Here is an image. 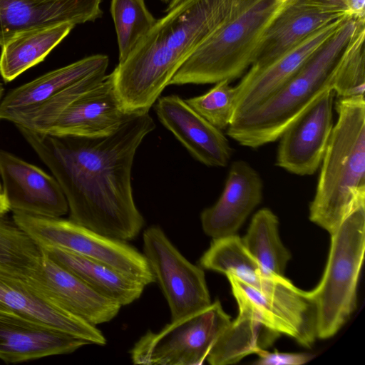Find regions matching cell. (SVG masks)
Instances as JSON below:
<instances>
[{
  "label": "cell",
  "mask_w": 365,
  "mask_h": 365,
  "mask_svg": "<svg viewBox=\"0 0 365 365\" xmlns=\"http://www.w3.org/2000/svg\"><path fill=\"white\" fill-rule=\"evenodd\" d=\"M16 128L58 182L71 221L123 242L138 235L145 221L130 176L138 148L155 128L148 112L133 114L115 133L99 138Z\"/></svg>",
  "instance_id": "6da1fadb"
},
{
  "label": "cell",
  "mask_w": 365,
  "mask_h": 365,
  "mask_svg": "<svg viewBox=\"0 0 365 365\" xmlns=\"http://www.w3.org/2000/svg\"><path fill=\"white\" fill-rule=\"evenodd\" d=\"M256 1L187 0L166 11L113 71L125 110L131 114L148 112L198 46Z\"/></svg>",
  "instance_id": "7a4b0ae2"
},
{
  "label": "cell",
  "mask_w": 365,
  "mask_h": 365,
  "mask_svg": "<svg viewBox=\"0 0 365 365\" xmlns=\"http://www.w3.org/2000/svg\"><path fill=\"white\" fill-rule=\"evenodd\" d=\"M338 118L321 163L309 220L335 232L344 220L365 207V100L338 98Z\"/></svg>",
  "instance_id": "3957f363"
},
{
  "label": "cell",
  "mask_w": 365,
  "mask_h": 365,
  "mask_svg": "<svg viewBox=\"0 0 365 365\" xmlns=\"http://www.w3.org/2000/svg\"><path fill=\"white\" fill-rule=\"evenodd\" d=\"M361 20L346 18L281 88L256 108L235 117L227 135L253 149L279 139L324 91L332 89L339 58Z\"/></svg>",
  "instance_id": "277c9868"
},
{
  "label": "cell",
  "mask_w": 365,
  "mask_h": 365,
  "mask_svg": "<svg viewBox=\"0 0 365 365\" xmlns=\"http://www.w3.org/2000/svg\"><path fill=\"white\" fill-rule=\"evenodd\" d=\"M294 0H262L213 32L180 67L169 85L232 81L251 66L276 18Z\"/></svg>",
  "instance_id": "5b68a950"
},
{
  "label": "cell",
  "mask_w": 365,
  "mask_h": 365,
  "mask_svg": "<svg viewBox=\"0 0 365 365\" xmlns=\"http://www.w3.org/2000/svg\"><path fill=\"white\" fill-rule=\"evenodd\" d=\"M365 251V207L349 215L331 235L327 264L308 294L314 304L317 337L333 336L356 308V288Z\"/></svg>",
  "instance_id": "8992f818"
},
{
  "label": "cell",
  "mask_w": 365,
  "mask_h": 365,
  "mask_svg": "<svg viewBox=\"0 0 365 365\" xmlns=\"http://www.w3.org/2000/svg\"><path fill=\"white\" fill-rule=\"evenodd\" d=\"M231 322L219 300L171 321L158 332L147 331L130 351L135 364L200 365Z\"/></svg>",
  "instance_id": "52a82bcc"
},
{
  "label": "cell",
  "mask_w": 365,
  "mask_h": 365,
  "mask_svg": "<svg viewBox=\"0 0 365 365\" xmlns=\"http://www.w3.org/2000/svg\"><path fill=\"white\" fill-rule=\"evenodd\" d=\"M13 220L41 247H60L100 262L145 286L155 282L143 254L125 242L98 234L69 219L13 212Z\"/></svg>",
  "instance_id": "ba28073f"
},
{
  "label": "cell",
  "mask_w": 365,
  "mask_h": 365,
  "mask_svg": "<svg viewBox=\"0 0 365 365\" xmlns=\"http://www.w3.org/2000/svg\"><path fill=\"white\" fill-rule=\"evenodd\" d=\"M143 255L170 308L171 321L212 303L203 269L188 261L158 225L143 234Z\"/></svg>",
  "instance_id": "9c48e42d"
},
{
  "label": "cell",
  "mask_w": 365,
  "mask_h": 365,
  "mask_svg": "<svg viewBox=\"0 0 365 365\" xmlns=\"http://www.w3.org/2000/svg\"><path fill=\"white\" fill-rule=\"evenodd\" d=\"M226 276L239 310L304 346H312L317 338V316L314 304L307 291L292 284L275 293H265L231 274Z\"/></svg>",
  "instance_id": "30bf717a"
},
{
  "label": "cell",
  "mask_w": 365,
  "mask_h": 365,
  "mask_svg": "<svg viewBox=\"0 0 365 365\" xmlns=\"http://www.w3.org/2000/svg\"><path fill=\"white\" fill-rule=\"evenodd\" d=\"M0 312L43 324L87 341L103 346V333L50 299L20 276L0 269Z\"/></svg>",
  "instance_id": "8fae6325"
},
{
  "label": "cell",
  "mask_w": 365,
  "mask_h": 365,
  "mask_svg": "<svg viewBox=\"0 0 365 365\" xmlns=\"http://www.w3.org/2000/svg\"><path fill=\"white\" fill-rule=\"evenodd\" d=\"M333 89L324 91L279 137L276 165L311 175L321 165L333 129Z\"/></svg>",
  "instance_id": "7c38bea8"
},
{
  "label": "cell",
  "mask_w": 365,
  "mask_h": 365,
  "mask_svg": "<svg viewBox=\"0 0 365 365\" xmlns=\"http://www.w3.org/2000/svg\"><path fill=\"white\" fill-rule=\"evenodd\" d=\"M133 114L123 106L113 71L71 101L41 133L85 138L108 136Z\"/></svg>",
  "instance_id": "4fadbf2b"
},
{
  "label": "cell",
  "mask_w": 365,
  "mask_h": 365,
  "mask_svg": "<svg viewBox=\"0 0 365 365\" xmlns=\"http://www.w3.org/2000/svg\"><path fill=\"white\" fill-rule=\"evenodd\" d=\"M2 192L13 212L61 217L68 212L56 178L8 151L0 150Z\"/></svg>",
  "instance_id": "5bb4252c"
},
{
  "label": "cell",
  "mask_w": 365,
  "mask_h": 365,
  "mask_svg": "<svg viewBox=\"0 0 365 365\" xmlns=\"http://www.w3.org/2000/svg\"><path fill=\"white\" fill-rule=\"evenodd\" d=\"M348 17L339 19L317 30L267 65L260 68L250 67L235 86L234 118L256 108L281 88Z\"/></svg>",
  "instance_id": "9a60e30c"
},
{
  "label": "cell",
  "mask_w": 365,
  "mask_h": 365,
  "mask_svg": "<svg viewBox=\"0 0 365 365\" xmlns=\"http://www.w3.org/2000/svg\"><path fill=\"white\" fill-rule=\"evenodd\" d=\"M161 123L199 162L225 167L233 153L228 139L177 95L160 98L155 106Z\"/></svg>",
  "instance_id": "2e32d148"
},
{
  "label": "cell",
  "mask_w": 365,
  "mask_h": 365,
  "mask_svg": "<svg viewBox=\"0 0 365 365\" xmlns=\"http://www.w3.org/2000/svg\"><path fill=\"white\" fill-rule=\"evenodd\" d=\"M345 16H349L342 9L324 0H294L266 31L250 67L267 65L317 30Z\"/></svg>",
  "instance_id": "e0dca14e"
},
{
  "label": "cell",
  "mask_w": 365,
  "mask_h": 365,
  "mask_svg": "<svg viewBox=\"0 0 365 365\" xmlns=\"http://www.w3.org/2000/svg\"><path fill=\"white\" fill-rule=\"evenodd\" d=\"M25 277L50 299L96 326L112 320L121 307L52 260L43 250L38 268Z\"/></svg>",
  "instance_id": "ac0fdd59"
},
{
  "label": "cell",
  "mask_w": 365,
  "mask_h": 365,
  "mask_svg": "<svg viewBox=\"0 0 365 365\" xmlns=\"http://www.w3.org/2000/svg\"><path fill=\"white\" fill-rule=\"evenodd\" d=\"M262 193L263 182L257 171L245 160L234 161L220 198L201 212L204 232L212 239L235 235L261 202Z\"/></svg>",
  "instance_id": "d6986e66"
},
{
  "label": "cell",
  "mask_w": 365,
  "mask_h": 365,
  "mask_svg": "<svg viewBox=\"0 0 365 365\" xmlns=\"http://www.w3.org/2000/svg\"><path fill=\"white\" fill-rule=\"evenodd\" d=\"M102 0H0V46L32 29L94 21L103 15Z\"/></svg>",
  "instance_id": "ffe728a7"
},
{
  "label": "cell",
  "mask_w": 365,
  "mask_h": 365,
  "mask_svg": "<svg viewBox=\"0 0 365 365\" xmlns=\"http://www.w3.org/2000/svg\"><path fill=\"white\" fill-rule=\"evenodd\" d=\"M86 344L52 327L0 312V359L5 362L71 354Z\"/></svg>",
  "instance_id": "44dd1931"
},
{
  "label": "cell",
  "mask_w": 365,
  "mask_h": 365,
  "mask_svg": "<svg viewBox=\"0 0 365 365\" xmlns=\"http://www.w3.org/2000/svg\"><path fill=\"white\" fill-rule=\"evenodd\" d=\"M108 56L95 54L46 73L9 91L0 101V120L35 107L80 79L106 71Z\"/></svg>",
  "instance_id": "7402d4cb"
},
{
  "label": "cell",
  "mask_w": 365,
  "mask_h": 365,
  "mask_svg": "<svg viewBox=\"0 0 365 365\" xmlns=\"http://www.w3.org/2000/svg\"><path fill=\"white\" fill-rule=\"evenodd\" d=\"M202 269L225 275L231 274L247 284L266 293L277 292L290 286L284 276L266 270L247 250L236 235L212 239L200 259Z\"/></svg>",
  "instance_id": "603a6c76"
},
{
  "label": "cell",
  "mask_w": 365,
  "mask_h": 365,
  "mask_svg": "<svg viewBox=\"0 0 365 365\" xmlns=\"http://www.w3.org/2000/svg\"><path fill=\"white\" fill-rule=\"evenodd\" d=\"M41 248L52 260L75 274L97 293L121 307L139 299L145 287L140 281L94 259L57 247Z\"/></svg>",
  "instance_id": "cb8c5ba5"
},
{
  "label": "cell",
  "mask_w": 365,
  "mask_h": 365,
  "mask_svg": "<svg viewBox=\"0 0 365 365\" xmlns=\"http://www.w3.org/2000/svg\"><path fill=\"white\" fill-rule=\"evenodd\" d=\"M75 25L62 23L38 27L21 32L1 47L0 74L5 82L41 62L74 28Z\"/></svg>",
  "instance_id": "d4e9b609"
},
{
  "label": "cell",
  "mask_w": 365,
  "mask_h": 365,
  "mask_svg": "<svg viewBox=\"0 0 365 365\" xmlns=\"http://www.w3.org/2000/svg\"><path fill=\"white\" fill-rule=\"evenodd\" d=\"M279 333L274 331L250 314L239 310L212 346L207 361L211 365L233 364L271 345Z\"/></svg>",
  "instance_id": "484cf974"
},
{
  "label": "cell",
  "mask_w": 365,
  "mask_h": 365,
  "mask_svg": "<svg viewBox=\"0 0 365 365\" xmlns=\"http://www.w3.org/2000/svg\"><path fill=\"white\" fill-rule=\"evenodd\" d=\"M278 227L276 215L268 208H262L253 216L242 241L249 253L266 270L284 276L291 254L280 240Z\"/></svg>",
  "instance_id": "4316f807"
},
{
  "label": "cell",
  "mask_w": 365,
  "mask_h": 365,
  "mask_svg": "<svg viewBox=\"0 0 365 365\" xmlns=\"http://www.w3.org/2000/svg\"><path fill=\"white\" fill-rule=\"evenodd\" d=\"M43 250L13 220L0 215V269L30 276L41 264Z\"/></svg>",
  "instance_id": "83f0119b"
},
{
  "label": "cell",
  "mask_w": 365,
  "mask_h": 365,
  "mask_svg": "<svg viewBox=\"0 0 365 365\" xmlns=\"http://www.w3.org/2000/svg\"><path fill=\"white\" fill-rule=\"evenodd\" d=\"M110 14L118 47V63L124 61L155 24L145 0H111Z\"/></svg>",
  "instance_id": "f1b7e54d"
},
{
  "label": "cell",
  "mask_w": 365,
  "mask_h": 365,
  "mask_svg": "<svg viewBox=\"0 0 365 365\" xmlns=\"http://www.w3.org/2000/svg\"><path fill=\"white\" fill-rule=\"evenodd\" d=\"M365 21L361 20L339 58L332 89L337 98L364 95Z\"/></svg>",
  "instance_id": "f546056e"
},
{
  "label": "cell",
  "mask_w": 365,
  "mask_h": 365,
  "mask_svg": "<svg viewBox=\"0 0 365 365\" xmlns=\"http://www.w3.org/2000/svg\"><path fill=\"white\" fill-rule=\"evenodd\" d=\"M230 81H219L207 93L185 101L215 128L223 130L231 124L235 113L236 91Z\"/></svg>",
  "instance_id": "4dcf8cb0"
},
{
  "label": "cell",
  "mask_w": 365,
  "mask_h": 365,
  "mask_svg": "<svg viewBox=\"0 0 365 365\" xmlns=\"http://www.w3.org/2000/svg\"><path fill=\"white\" fill-rule=\"evenodd\" d=\"M258 360L255 362L257 365H301L307 363L313 356L306 353H287L265 349L261 350L257 354Z\"/></svg>",
  "instance_id": "1f68e13d"
},
{
  "label": "cell",
  "mask_w": 365,
  "mask_h": 365,
  "mask_svg": "<svg viewBox=\"0 0 365 365\" xmlns=\"http://www.w3.org/2000/svg\"><path fill=\"white\" fill-rule=\"evenodd\" d=\"M342 9L349 17H365V0H324Z\"/></svg>",
  "instance_id": "d6a6232c"
},
{
  "label": "cell",
  "mask_w": 365,
  "mask_h": 365,
  "mask_svg": "<svg viewBox=\"0 0 365 365\" xmlns=\"http://www.w3.org/2000/svg\"><path fill=\"white\" fill-rule=\"evenodd\" d=\"M9 210V204L3 193L0 195V215H6Z\"/></svg>",
  "instance_id": "836d02e7"
},
{
  "label": "cell",
  "mask_w": 365,
  "mask_h": 365,
  "mask_svg": "<svg viewBox=\"0 0 365 365\" xmlns=\"http://www.w3.org/2000/svg\"><path fill=\"white\" fill-rule=\"evenodd\" d=\"M186 1H187V0H173L168 5H167L165 12L172 9L173 8L178 6L179 4H180Z\"/></svg>",
  "instance_id": "e575fe53"
},
{
  "label": "cell",
  "mask_w": 365,
  "mask_h": 365,
  "mask_svg": "<svg viewBox=\"0 0 365 365\" xmlns=\"http://www.w3.org/2000/svg\"><path fill=\"white\" fill-rule=\"evenodd\" d=\"M163 3L165 4L166 5H168L173 0H160Z\"/></svg>",
  "instance_id": "d590c367"
},
{
  "label": "cell",
  "mask_w": 365,
  "mask_h": 365,
  "mask_svg": "<svg viewBox=\"0 0 365 365\" xmlns=\"http://www.w3.org/2000/svg\"><path fill=\"white\" fill-rule=\"evenodd\" d=\"M3 92H4V88H3L2 84L0 83V96H1V97H2Z\"/></svg>",
  "instance_id": "8d00e7d4"
},
{
  "label": "cell",
  "mask_w": 365,
  "mask_h": 365,
  "mask_svg": "<svg viewBox=\"0 0 365 365\" xmlns=\"http://www.w3.org/2000/svg\"><path fill=\"white\" fill-rule=\"evenodd\" d=\"M2 194H3V192H2L1 185L0 184V195H2Z\"/></svg>",
  "instance_id": "74e56055"
},
{
  "label": "cell",
  "mask_w": 365,
  "mask_h": 365,
  "mask_svg": "<svg viewBox=\"0 0 365 365\" xmlns=\"http://www.w3.org/2000/svg\"><path fill=\"white\" fill-rule=\"evenodd\" d=\"M30 1H44V0H30Z\"/></svg>",
  "instance_id": "f35d334b"
}]
</instances>
